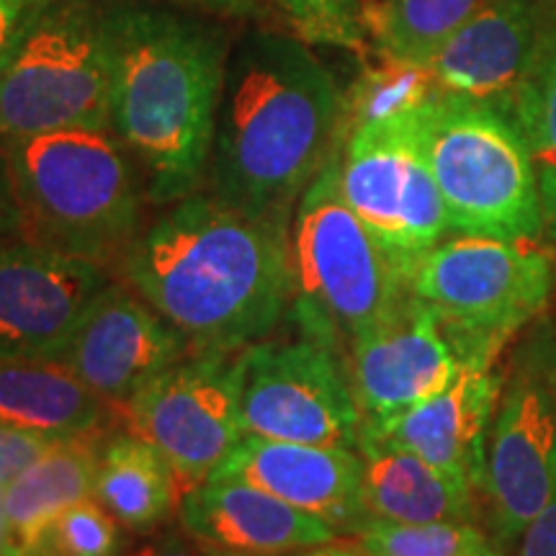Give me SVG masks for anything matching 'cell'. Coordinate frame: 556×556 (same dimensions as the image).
I'll use <instances>...</instances> for the list:
<instances>
[{
	"instance_id": "obj_1",
	"label": "cell",
	"mask_w": 556,
	"mask_h": 556,
	"mask_svg": "<svg viewBox=\"0 0 556 556\" xmlns=\"http://www.w3.org/2000/svg\"><path fill=\"white\" fill-rule=\"evenodd\" d=\"M116 270L189 356L240 353L289 312V225L197 191L139 229Z\"/></svg>"
},
{
	"instance_id": "obj_2",
	"label": "cell",
	"mask_w": 556,
	"mask_h": 556,
	"mask_svg": "<svg viewBox=\"0 0 556 556\" xmlns=\"http://www.w3.org/2000/svg\"><path fill=\"white\" fill-rule=\"evenodd\" d=\"M343 129V90L307 41L248 29L229 47L206 191L250 217L291 225Z\"/></svg>"
},
{
	"instance_id": "obj_3",
	"label": "cell",
	"mask_w": 556,
	"mask_h": 556,
	"mask_svg": "<svg viewBox=\"0 0 556 556\" xmlns=\"http://www.w3.org/2000/svg\"><path fill=\"white\" fill-rule=\"evenodd\" d=\"M227 58L222 24L111 3L109 127L142 170L152 204H176L204 186Z\"/></svg>"
},
{
	"instance_id": "obj_4",
	"label": "cell",
	"mask_w": 556,
	"mask_h": 556,
	"mask_svg": "<svg viewBox=\"0 0 556 556\" xmlns=\"http://www.w3.org/2000/svg\"><path fill=\"white\" fill-rule=\"evenodd\" d=\"M26 240L116 270L139 235L144 178L111 127L0 139Z\"/></svg>"
},
{
	"instance_id": "obj_5",
	"label": "cell",
	"mask_w": 556,
	"mask_h": 556,
	"mask_svg": "<svg viewBox=\"0 0 556 556\" xmlns=\"http://www.w3.org/2000/svg\"><path fill=\"white\" fill-rule=\"evenodd\" d=\"M340 137L328 163L302 193L289 225L291 302L299 336L345 358L348 345L409 294L407 276L368 232L340 191Z\"/></svg>"
},
{
	"instance_id": "obj_6",
	"label": "cell",
	"mask_w": 556,
	"mask_h": 556,
	"mask_svg": "<svg viewBox=\"0 0 556 556\" xmlns=\"http://www.w3.org/2000/svg\"><path fill=\"white\" fill-rule=\"evenodd\" d=\"M415 137L451 232L500 240H539L546 232L531 152L510 116L438 90L415 111Z\"/></svg>"
},
{
	"instance_id": "obj_7",
	"label": "cell",
	"mask_w": 556,
	"mask_h": 556,
	"mask_svg": "<svg viewBox=\"0 0 556 556\" xmlns=\"http://www.w3.org/2000/svg\"><path fill=\"white\" fill-rule=\"evenodd\" d=\"M111 3L41 0L0 60V139L109 127Z\"/></svg>"
},
{
	"instance_id": "obj_8",
	"label": "cell",
	"mask_w": 556,
	"mask_h": 556,
	"mask_svg": "<svg viewBox=\"0 0 556 556\" xmlns=\"http://www.w3.org/2000/svg\"><path fill=\"white\" fill-rule=\"evenodd\" d=\"M409 294L441 319L464 361L500 358L548 307L556 263L539 240L443 238L409 274Z\"/></svg>"
},
{
	"instance_id": "obj_9",
	"label": "cell",
	"mask_w": 556,
	"mask_h": 556,
	"mask_svg": "<svg viewBox=\"0 0 556 556\" xmlns=\"http://www.w3.org/2000/svg\"><path fill=\"white\" fill-rule=\"evenodd\" d=\"M340 191L402 274L451 232L446 204L415 137V111L343 129Z\"/></svg>"
},
{
	"instance_id": "obj_10",
	"label": "cell",
	"mask_w": 556,
	"mask_h": 556,
	"mask_svg": "<svg viewBox=\"0 0 556 556\" xmlns=\"http://www.w3.org/2000/svg\"><path fill=\"white\" fill-rule=\"evenodd\" d=\"M240 413L245 435L270 441L358 448L364 430L345 358L307 336L240 351Z\"/></svg>"
},
{
	"instance_id": "obj_11",
	"label": "cell",
	"mask_w": 556,
	"mask_h": 556,
	"mask_svg": "<svg viewBox=\"0 0 556 556\" xmlns=\"http://www.w3.org/2000/svg\"><path fill=\"white\" fill-rule=\"evenodd\" d=\"M119 420L168 458L180 495L204 484L245 435L240 353L186 356L122 405Z\"/></svg>"
},
{
	"instance_id": "obj_12",
	"label": "cell",
	"mask_w": 556,
	"mask_h": 556,
	"mask_svg": "<svg viewBox=\"0 0 556 556\" xmlns=\"http://www.w3.org/2000/svg\"><path fill=\"white\" fill-rule=\"evenodd\" d=\"M556 497V402L531 353L505 377L484 446L482 503L500 548L518 546L526 528Z\"/></svg>"
},
{
	"instance_id": "obj_13",
	"label": "cell",
	"mask_w": 556,
	"mask_h": 556,
	"mask_svg": "<svg viewBox=\"0 0 556 556\" xmlns=\"http://www.w3.org/2000/svg\"><path fill=\"white\" fill-rule=\"evenodd\" d=\"M111 274L26 238L0 250V356L58 361Z\"/></svg>"
},
{
	"instance_id": "obj_14",
	"label": "cell",
	"mask_w": 556,
	"mask_h": 556,
	"mask_svg": "<svg viewBox=\"0 0 556 556\" xmlns=\"http://www.w3.org/2000/svg\"><path fill=\"white\" fill-rule=\"evenodd\" d=\"M462 364L441 319L413 294L345 351L348 381L366 426H381L433 397Z\"/></svg>"
},
{
	"instance_id": "obj_15",
	"label": "cell",
	"mask_w": 556,
	"mask_h": 556,
	"mask_svg": "<svg viewBox=\"0 0 556 556\" xmlns=\"http://www.w3.org/2000/svg\"><path fill=\"white\" fill-rule=\"evenodd\" d=\"M189 356V345L124 281H111L90 302L58 356L70 371L119 409L165 368Z\"/></svg>"
},
{
	"instance_id": "obj_16",
	"label": "cell",
	"mask_w": 556,
	"mask_h": 556,
	"mask_svg": "<svg viewBox=\"0 0 556 556\" xmlns=\"http://www.w3.org/2000/svg\"><path fill=\"white\" fill-rule=\"evenodd\" d=\"M208 479H238L258 486L325 520L338 536H356L368 523L361 505V454L356 448L242 435Z\"/></svg>"
},
{
	"instance_id": "obj_17",
	"label": "cell",
	"mask_w": 556,
	"mask_h": 556,
	"mask_svg": "<svg viewBox=\"0 0 556 556\" xmlns=\"http://www.w3.org/2000/svg\"><path fill=\"white\" fill-rule=\"evenodd\" d=\"M505 377L497 358L464 361L441 392L381 426H366L482 495L484 446Z\"/></svg>"
},
{
	"instance_id": "obj_18",
	"label": "cell",
	"mask_w": 556,
	"mask_h": 556,
	"mask_svg": "<svg viewBox=\"0 0 556 556\" xmlns=\"http://www.w3.org/2000/svg\"><path fill=\"white\" fill-rule=\"evenodd\" d=\"M544 0H490L430 60L441 93L513 114L531 65Z\"/></svg>"
},
{
	"instance_id": "obj_19",
	"label": "cell",
	"mask_w": 556,
	"mask_h": 556,
	"mask_svg": "<svg viewBox=\"0 0 556 556\" xmlns=\"http://www.w3.org/2000/svg\"><path fill=\"white\" fill-rule=\"evenodd\" d=\"M180 528L219 556H287L340 539L332 526L238 479H206L180 495Z\"/></svg>"
},
{
	"instance_id": "obj_20",
	"label": "cell",
	"mask_w": 556,
	"mask_h": 556,
	"mask_svg": "<svg viewBox=\"0 0 556 556\" xmlns=\"http://www.w3.org/2000/svg\"><path fill=\"white\" fill-rule=\"evenodd\" d=\"M361 454V505L366 520L384 523H479L482 495L471 484L435 469L413 451L364 428Z\"/></svg>"
},
{
	"instance_id": "obj_21",
	"label": "cell",
	"mask_w": 556,
	"mask_h": 556,
	"mask_svg": "<svg viewBox=\"0 0 556 556\" xmlns=\"http://www.w3.org/2000/svg\"><path fill=\"white\" fill-rule=\"evenodd\" d=\"M111 430L52 443L5 484V539L0 556H58L52 528L67 507L93 497L101 446Z\"/></svg>"
},
{
	"instance_id": "obj_22",
	"label": "cell",
	"mask_w": 556,
	"mask_h": 556,
	"mask_svg": "<svg viewBox=\"0 0 556 556\" xmlns=\"http://www.w3.org/2000/svg\"><path fill=\"white\" fill-rule=\"evenodd\" d=\"M119 409L60 361L0 356V422L65 441L111 430Z\"/></svg>"
},
{
	"instance_id": "obj_23",
	"label": "cell",
	"mask_w": 556,
	"mask_h": 556,
	"mask_svg": "<svg viewBox=\"0 0 556 556\" xmlns=\"http://www.w3.org/2000/svg\"><path fill=\"white\" fill-rule=\"evenodd\" d=\"M93 500L131 533H152L180 505L178 477L168 458L129 430L106 435L96 469Z\"/></svg>"
},
{
	"instance_id": "obj_24",
	"label": "cell",
	"mask_w": 556,
	"mask_h": 556,
	"mask_svg": "<svg viewBox=\"0 0 556 556\" xmlns=\"http://www.w3.org/2000/svg\"><path fill=\"white\" fill-rule=\"evenodd\" d=\"M510 119L518 124L539 180L546 232L556 240V0H544V16L520 83Z\"/></svg>"
},
{
	"instance_id": "obj_25",
	"label": "cell",
	"mask_w": 556,
	"mask_h": 556,
	"mask_svg": "<svg viewBox=\"0 0 556 556\" xmlns=\"http://www.w3.org/2000/svg\"><path fill=\"white\" fill-rule=\"evenodd\" d=\"M490 0H374L371 29L384 60L428 67Z\"/></svg>"
},
{
	"instance_id": "obj_26",
	"label": "cell",
	"mask_w": 556,
	"mask_h": 556,
	"mask_svg": "<svg viewBox=\"0 0 556 556\" xmlns=\"http://www.w3.org/2000/svg\"><path fill=\"white\" fill-rule=\"evenodd\" d=\"M368 556H505L490 531L479 523H384L368 520L351 536Z\"/></svg>"
},
{
	"instance_id": "obj_27",
	"label": "cell",
	"mask_w": 556,
	"mask_h": 556,
	"mask_svg": "<svg viewBox=\"0 0 556 556\" xmlns=\"http://www.w3.org/2000/svg\"><path fill=\"white\" fill-rule=\"evenodd\" d=\"M435 93V80L428 67L384 60L377 67H366L345 96V127L413 114Z\"/></svg>"
},
{
	"instance_id": "obj_28",
	"label": "cell",
	"mask_w": 556,
	"mask_h": 556,
	"mask_svg": "<svg viewBox=\"0 0 556 556\" xmlns=\"http://www.w3.org/2000/svg\"><path fill=\"white\" fill-rule=\"evenodd\" d=\"M307 45L366 54V16L358 0H274Z\"/></svg>"
},
{
	"instance_id": "obj_29",
	"label": "cell",
	"mask_w": 556,
	"mask_h": 556,
	"mask_svg": "<svg viewBox=\"0 0 556 556\" xmlns=\"http://www.w3.org/2000/svg\"><path fill=\"white\" fill-rule=\"evenodd\" d=\"M122 523L93 497L67 507L52 528L50 544L58 556H119Z\"/></svg>"
},
{
	"instance_id": "obj_30",
	"label": "cell",
	"mask_w": 556,
	"mask_h": 556,
	"mask_svg": "<svg viewBox=\"0 0 556 556\" xmlns=\"http://www.w3.org/2000/svg\"><path fill=\"white\" fill-rule=\"evenodd\" d=\"M52 438L0 422V484H9L52 446Z\"/></svg>"
},
{
	"instance_id": "obj_31",
	"label": "cell",
	"mask_w": 556,
	"mask_h": 556,
	"mask_svg": "<svg viewBox=\"0 0 556 556\" xmlns=\"http://www.w3.org/2000/svg\"><path fill=\"white\" fill-rule=\"evenodd\" d=\"M24 238V212H21L16 189H13L9 160H5V152L0 148V250H5Z\"/></svg>"
},
{
	"instance_id": "obj_32",
	"label": "cell",
	"mask_w": 556,
	"mask_h": 556,
	"mask_svg": "<svg viewBox=\"0 0 556 556\" xmlns=\"http://www.w3.org/2000/svg\"><path fill=\"white\" fill-rule=\"evenodd\" d=\"M516 556H556V497L541 516L526 528Z\"/></svg>"
},
{
	"instance_id": "obj_33",
	"label": "cell",
	"mask_w": 556,
	"mask_h": 556,
	"mask_svg": "<svg viewBox=\"0 0 556 556\" xmlns=\"http://www.w3.org/2000/svg\"><path fill=\"white\" fill-rule=\"evenodd\" d=\"M129 556H219L212 548L201 546L197 539H191L189 533H168V536L150 541V544L139 546Z\"/></svg>"
},
{
	"instance_id": "obj_34",
	"label": "cell",
	"mask_w": 556,
	"mask_h": 556,
	"mask_svg": "<svg viewBox=\"0 0 556 556\" xmlns=\"http://www.w3.org/2000/svg\"><path fill=\"white\" fill-rule=\"evenodd\" d=\"M41 0H0V60L5 58L16 34Z\"/></svg>"
},
{
	"instance_id": "obj_35",
	"label": "cell",
	"mask_w": 556,
	"mask_h": 556,
	"mask_svg": "<svg viewBox=\"0 0 556 556\" xmlns=\"http://www.w3.org/2000/svg\"><path fill=\"white\" fill-rule=\"evenodd\" d=\"M526 351L536 361L541 377H544L548 392L556 402V332L554 330H539L536 336L526 343Z\"/></svg>"
},
{
	"instance_id": "obj_36",
	"label": "cell",
	"mask_w": 556,
	"mask_h": 556,
	"mask_svg": "<svg viewBox=\"0 0 556 556\" xmlns=\"http://www.w3.org/2000/svg\"><path fill=\"white\" fill-rule=\"evenodd\" d=\"M287 556H368L364 548L358 544H338L336 541H328V544H317V546H309V548H299L294 554H287Z\"/></svg>"
},
{
	"instance_id": "obj_37",
	"label": "cell",
	"mask_w": 556,
	"mask_h": 556,
	"mask_svg": "<svg viewBox=\"0 0 556 556\" xmlns=\"http://www.w3.org/2000/svg\"><path fill=\"white\" fill-rule=\"evenodd\" d=\"M217 13H232V16H250L255 13V0H193Z\"/></svg>"
},
{
	"instance_id": "obj_38",
	"label": "cell",
	"mask_w": 556,
	"mask_h": 556,
	"mask_svg": "<svg viewBox=\"0 0 556 556\" xmlns=\"http://www.w3.org/2000/svg\"><path fill=\"white\" fill-rule=\"evenodd\" d=\"M3 492H5V484H0V548H3V539H5V505H3Z\"/></svg>"
}]
</instances>
